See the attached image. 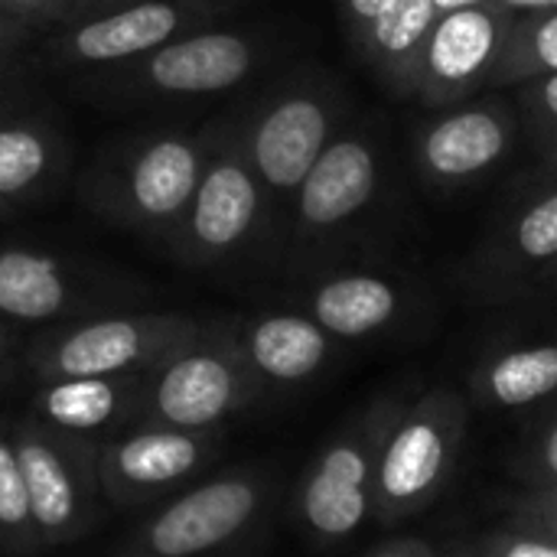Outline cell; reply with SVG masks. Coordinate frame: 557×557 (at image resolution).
I'll list each match as a JSON object with an SVG mask.
<instances>
[{"instance_id":"26","label":"cell","mask_w":557,"mask_h":557,"mask_svg":"<svg viewBox=\"0 0 557 557\" xmlns=\"http://www.w3.org/2000/svg\"><path fill=\"white\" fill-rule=\"evenodd\" d=\"M75 0H0V13L13 16L16 23L39 29H65L72 20Z\"/></svg>"},{"instance_id":"37","label":"cell","mask_w":557,"mask_h":557,"mask_svg":"<svg viewBox=\"0 0 557 557\" xmlns=\"http://www.w3.org/2000/svg\"><path fill=\"white\" fill-rule=\"evenodd\" d=\"M552 529H555V535H557V499H555V506H552Z\"/></svg>"},{"instance_id":"14","label":"cell","mask_w":557,"mask_h":557,"mask_svg":"<svg viewBox=\"0 0 557 557\" xmlns=\"http://www.w3.org/2000/svg\"><path fill=\"white\" fill-rule=\"evenodd\" d=\"M147 372L131 375H91L55 379L36 385L29 414L42 424L78 437L85 444H104L144 421Z\"/></svg>"},{"instance_id":"34","label":"cell","mask_w":557,"mask_h":557,"mask_svg":"<svg viewBox=\"0 0 557 557\" xmlns=\"http://www.w3.org/2000/svg\"><path fill=\"white\" fill-rule=\"evenodd\" d=\"M496 7L509 13H542V10H557V0H493Z\"/></svg>"},{"instance_id":"39","label":"cell","mask_w":557,"mask_h":557,"mask_svg":"<svg viewBox=\"0 0 557 557\" xmlns=\"http://www.w3.org/2000/svg\"><path fill=\"white\" fill-rule=\"evenodd\" d=\"M552 163L557 166V140H555V147H552Z\"/></svg>"},{"instance_id":"24","label":"cell","mask_w":557,"mask_h":557,"mask_svg":"<svg viewBox=\"0 0 557 557\" xmlns=\"http://www.w3.org/2000/svg\"><path fill=\"white\" fill-rule=\"evenodd\" d=\"M496 401L516 408L545 398L557 388V346H535L503 356L490 372Z\"/></svg>"},{"instance_id":"13","label":"cell","mask_w":557,"mask_h":557,"mask_svg":"<svg viewBox=\"0 0 557 557\" xmlns=\"http://www.w3.org/2000/svg\"><path fill=\"white\" fill-rule=\"evenodd\" d=\"M379 189V157L362 134H336L290 199L300 245H320L346 228Z\"/></svg>"},{"instance_id":"22","label":"cell","mask_w":557,"mask_h":557,"mask_svg":"<svg viewBox=\"0 0 557 557\" xmlns=\"http://www.w3.org/2000/svg\"><path fill=\"white\" fill-rule=\"evenodd\" d=\"M557 72V10L516 13L490 82H529Z\"/></svg>"},{"instance_id":"21","label":"cell","mask_w":557,"mask_h":557,"mask_svg":"<svg viewBox=\"0 0 557 557\" xmlns=\"http://www.w3.org/2000/svg\"><path fill=\"white\" fill-rule=\"evenodd\" d=\"M437 16L441 13L434 0H395L366 29L356 33V42L366 59L375 62L395 82L424 46Z\"/></svg>"},{"instance_id":"7","label":"cell","mask_w":557,"mask_h":557,"mask_svg":"<svg viewBox=\"0 0 557 557\" xmlns=\"http://www.w3.org/2000/svg\"><path fill=\"white\" fill-rule=\"evenodd\" d=\"M10 437L26 480L33 525L42 552L85 539L101 516L95 444L69 437L36 414L10 418Z\"/></svg>"},{"instance_id":"33","label":"cell","mask_w":557,"mask_h":557,"mask_svg":"<svg viewBox=\"0 0 557 557\" xmlns=\"http://www.w3.org/2000/svg\"><path fill=\"white\" fill-rule=\"evenodd\" d=\"M499 557H557V542H539V539L512 542Z\"/></svg>"},{"instance_id":"10","label":"cell","mask_w":557,"mask_h":557,"mask_svg":"<svg viewBox=\"0 0 557 557\" xmlns=\"http://www.w3.org/2000/svg\"><path fill=\"white\" fill-rule=\"evenodd\" d=\"M251 3L255 0H140L111 16L59 29L42 46V59L55 69L101 72L180 36L228 23Z\"/></svg>"},{"instance_id":"32","label":"cell","mask_w":557,"mask_h":557,"mask_svg":"<svg viewBox=\"0 0 557 557\" xmlns=\"http://www.w3.org/2000/svg\"><path fill=\"white\" fill-rule=\"evenodd\" d=\"M20 369V356H16V339L7 320H0V385H7L13 379V372Z\"/></svg>"},{"instance_id":"12","label":"cell","mask_w":557,"mask_h":557,"mask_svg":"<svg viewBox=\"0 0 557 557\" xmlns=\"http://www.w3.org/2000/svg\"><path fill=\"white\" fill-rule=\"evenodd\" d=\"M509 10L496 3L441 13L411 65L395 78L398 88L428 104H447L490 82L512 26Z\"/></svg>"},{"instance_id":"3","label":"cell","mask_w":557,"mask_h":557,"mask_svg":"<svg viewBox=\"0 0 557 557\" xmlns=\"http://www.w3.org/2000/svg\"><path fill=\"white\" fill-rule=\"evenodd\" d=\"M271 219L268 193L248 163L235 117L209 124V153L196 189L160 242L183 268H222L242 258Z\"/></svg>"},{"instance_id":"40","label":"cell","mask_w":557,"mask_h":557,"mask_svg":"<svg viewBox=\"0 0 557 557\" xmlns=\"http://www.w3.org/2000/svg\"><path fill=\"white\" fill-rule=\"evenodd\" d=\"M7 212H13V209H10V206H3V202H0V215H7Z\"/></svg>"},{"instance_id":"9","label":"cell","mask_w":557,"mask_h":557,"mask_svg":"<svg viewBox=\"0 0 557 557\" xmlns=\"http://www.w3.org/2000/svg\"><path fill=\"white\" fill-rule=\"evenodd\" d=\"M219 454L222 431H183L140 421L95 447L101 499L121 512L166 503L202 480Z\"/></svg>"},{"instance_id":"8","label":"cell","mask_w":557,"mask_h":557,"mask_svg":"<svg viewBox=\"0 0 557 557\" xmlns=\"http://www.w3.org/2000/svg\"><path fill=\"white\" fill-rule=\"evenodd\" d=\"M235 124L274 212L277 202L294 199L317 157L339 134V104L323 82L300 78L255 101Z\"/></svg>"},{"instance_id":"27","label":"cell","mask_w":557,"mask_h":557,"mask_svg":"<svg viewBox=\"0 0 557 557\" xmlns=\"http://www.w3.org/2000/svg\"><path fill=\"white\" fill-rule=\"evenodd\" d=\"M529 101H532V111L555 124L557 127V72H548V75H539L535 78V88L529 91Z\"/></svg>"},{"instance_id":"23","label":"cell","mask_w":557,"mask_h":557,"mask_svg":"<svg viewBox=\"0 0 557 557\" xmlns=\"http://www.w3.org/2000/svg\"><path fill=\"white\" fill-rule=\"evenodd\" d=\"M42 552L33 525L26 480L10 437V421L0 418V555L36 557Z\"/></svg>"},{"instance_id":"36","label":"cell","mask_w":557,"mask_h":557,"mask_svg":"<svg viewBox=\"0 0 557 557\" xmlns=\"http://www.w3.org/2000/svg\"><path fill=\"white\" fill-rule=\"evenodd\" d=\"M545 463H548V470L557 476V428L548 434V444H545Z\"/></svg>"},{"instance_id":"25","label":"cell","mask_w":557,"mask_h":557,"mask_svg":"<svg viewBox=\"0 0 557 557\" xmlns=\"http://www.w3.org/2000/svg\"><path fill=\"white\" fill-rule=\"evenodd\" d=\"M516 245L529 261L557 258V193L529 206L516 225Z\"/></svg>"},{"instance_id":"35","label":"cell","mask_w":557,"mask_h":557,"mask_svg":"<svg viewBox=\"0 0 557 557\" xmlns=\"http://www.w3.org/2000/svg\"><path fill=\"white\" fill-rule=\"evenodd\" d=\"M483 3H493V0H434L437 13H454V10H467V7H483Z\"/></svg>"},{"instance_id":"18","label":"cell","mask_w":557,"mask_h":557,"mask_svg":"<svg viewBox=\"0 0 557 557\" xmlns=\"http://www.w3.org/2000/svg\"><path fill=\"white\" fill-rule=\"evenodd\" d=\"M69 150L55 124L39 114H0V202L20 209L42 199L65 173Z\"/></svg>"},{"instance_id":"20","label":"cell","mask_w":557,"mask_h":557,"mask_svg":"<svg viewBox=\"0 0 557 557\" xmlns=\"http://www.w3.org/2000/svg\"><path fill=\"white\" fill-rule=\"evenodd\" d=\"M447 460V444L437 424L408 421L395 431L379 467V496L385 506H408L424 496Z\"/></svg>"},{"instance_id":"11","label":"cell","mask_w":557,"mask_h":557,"mask_svg":"<svg viewBox=\"0 0 557 557\" xmlns=\"http://www.w3.org/2000/svg\"><path fill=\"white\" fill-rule=\"evenodd\" d=\"M134 287L108 271L36 248H0V320L10 326H55L111 313Z\"/></svg>"},{"instance_id":"29","label":"cell","mask_w":557,"mask_h":557,"mask_svg":"<svg viewBox=\"0 0 557 557\" xmlns=\"http://www.w3.org/2000/svg\"><path fill=\"white\" fill-rule=\"evenodd\" d=\"M140 0H75V10H72V20L69 26H78V23H88V20H101V16H111L117 10H127Z\"/></svg>"},{"instance_id":"17","label":"cell","mask_w":557,"mask_h":557,"mask_svg":"<svg viewBox=\"0 0 557 557\" xmlns=\"http://www.w3.org/2000/svg\"><path fill=\"white\" fill-rule=\"evenodd\" d=\"M512 140V121L503 108L454 111L424 131L418 157L428 176L460 183L490 170Z\"/></svg>"},{"instance_id":"16","label":"cell","mask_w":557,"mask_h":557,"mask_svg":"<svg viewBox=\"0 0 557 557\" xmlns=\"http://www.w3.org/2000/svg\"><path fill=\"white\" fill-rule=\"evenodd\" d=\"M238 349L258 385H297L313 379L330 356V333L304 313H261L235 323Z\"/></svg>"},{"instance_id":"1","label":"cell","mask_w":557,"mask_h":557,"mask_svg":"<svg viewBox=\"0 0 557 557\" xmlns=\"http://www.w3.org/2000/svg\"><path fill=\"white\" fill-rule=\"evenodd\" d=\"M209 153V127H153L104 144L78 176L82 206L144 238L163 242L186 209Z\"/></svg>"},{"instance_id":"30","label":"cell","mask_w":557,"mask_h":557,"mask_svg":"<svg viewBox=\"0 0 557 557\" xmlns=\"http://www.w3.org/2000/svg\"><path fill=\"white\" fill-rule=\"evenodd\" d=\"M29 36H33L29 26H23V23H16L13 16L0 13V62H3V59H13V55L26 46Z\"/></svg>"},{"instance_id":"4","label":"cell","mask_w":557,"mask_h":557,"mask_svg":"<svg viewBox=\"0 0 557 557\" xmlns=\"http://www.w3.org/2000/svg\"><path fill=\"white\" fill-rule=\"evenodd\" d=\"M268 512V480L238 467L196 480L160 503L117 557H245Z\"/></svg>"},{"instance_id":"38","label":"cell","mask_w":557,"mask_h":557,"mask_svg":"<svg viewBox=\"0 0 557 557\" xmlns=\"http://www.w3.org/2000/svg\"><path fill=\"white\" fill-rule=\"evenodd\" d=\"M379 557H408L405 552H388V555H379Z\"/></svg>"},{"instance_id":"6","label":"cell","mask_w":557,"mask_h":557,"mask_svg":"<svg viewBox=\"0 0 557 557\" xmlns=\"http://www.w3.org/2000/svg\"><path fill=\"white\" fill-rule=\"evenodd\" d=\"M258 392L261 385L238 349L235 323L202 320L196 336L147 369L144 421L183 431H225Z\"/></svg>"},{"instance_id":"5","label":"cell","mask_w":557,"mask_h":557,"mask_svg":"<svg viewBox=\"0 0 557 557\" xmlns=\"http://www.w3.org/2000/svg\"><path fill=\"white\" fill-rule=\"evenodd\" d=\"M202 326L199 317L163 313H95L39 330L20 352V369L36 382L131 375L153 369Z\"/></svg>"},{"instance_id":"31","label":"cell","mask_w":557,"mask_h":557,"mask_svg":"<svg viewBox=\"0 0 557 557\" xmlns=\"http://www.w3.org/2000/svg\"><path fill=\"white\" fill-rule=\"evenodd\" d=\"M20 88H23V72L10 59H3L0 62V114L16 108Z\"/></svg>"},{"instance_id":"2","label":"cell","mask_w":557,"mask_h":557,"mask_svg":"<svg viewBox=\"0 0 557 557\" xmlns=\"http://www.w3.org/2000/svg\"><path fill=\"white\" fill-rule=\"evenodd\" d=\"M271 55V39L255 23H219L173 42H163L140 59L88 72V88L111 104H180L199 101L245 85Z\"/></svg>"},{"instance_id":"15","label":"cell","mask_w":557,"mask_h":557,"mask_svg":"<svg viewBox=\"0 0 557 557\" xmlns=\"http://www.w3.org/2000/svg\"><path fill=\"white\" fill-rule=\"evenodd\" d=\"M369 454L356 441H336L323 450L317 467L310 470L300 493L304 525L320 539H346L352 535L372 506L369 496Z\"/></svg>"},{"instance_id":"28","label":"cell","mask_w":557,"mask_h":557,"mask_svg":"<svg viewBox=\"0 0 557 557\" xmlns=\"http://www.w3.org/2000/svg\"><path fill=\"white\" fill-rule=\"evenodd\" d=\"M395 0H339V7H343V16H346V23H349V29H352V36L359 33V29H366L385 7H392Z\"/></svg>"},{"instance_id":"19","label":"cell","mask_w":557,"mask_h":557,"mask_svg":"<svg viewBox=\"0 0 557 557\" xmlns=\"http://www.w3.org/2000/svg\"><path fill=\"white\" fill-rule=\"evenodd\" d=\"M398 310V294L372 274H343L323 281L310 294V313L330 336L359 339L382 330Z\"/></svg>"}]
</instances>
